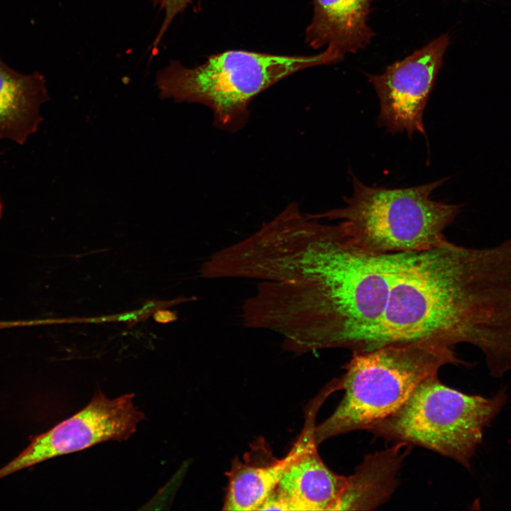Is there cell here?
<instances>
[{
    "mask_svg": "<svg viewBox=\"0 0 511 511\" xmlns=\"http://www.w3.org/2000/svg\"><path fill=\"white\" fill-rule=\"evenodd\" d=\"M422 341L471 344L492 373L511 366V240L399 253L379 347Z\"/></svg>",
    "mask_w": 511,
    "mask_h": 511,
    "instance_id": "6da1fadb",
    "label": "cell"
},
{
    "mask_svg": "<svg viewBox=\"0 0 511 511\" xmlns=\"http://www.w3.org/2000/svg\"><path fill=\"white\" fill-rule=\"evenodd\" d=\"M395 268L394 254L373 255L341 234L314 280L302 284L304 317L314 348H375Z\"/></svg>",
    "mask_w": 511,
    "mask_h": 511,
    "instance_id": "7a4b0ae2",
    "label": "cell"
},
{
    "mask_svg": "<svg viewBox=\"0 0 511 511\" xmlns=\"http://www.w3.org/2000/svg\"><path fill=\"white\" fill-rule=\"evenodd\" d=\"M342 60L327 48L312 55L227 50L195 67L171 60L157 72L155 85L161 99L206 106L216 127L235 132L246 124L249 105L260 93L298 71Z\"/></svg>",
    "mask_w": 511,
    "mask_h": 511,
    "instance_id": "3957f363",
    "label": "cell"
},
{
    "mask_svg": "<svg viewBox=\"0 0 511 511\" xmlns=\"http://www.w3.org/2000/svg\"><path fill=\"white\" fill-rule=\"evenodd\" d=\"M447 364L467 365L455 348L434 341L392 342L353 352L340 378L344 395L334 412L315 426L316 443L366 431L397 410L422 380Z\"/></svg>",
    "mask_w": 511,
    "mask_h": 511,
    "instance_id": "277c9868",
    "label": "cell"
},
{
    "mask_svg": "<svg viewBox=\"0 0 511 511\" xmlns=\"http://www.w3.org/2000/svg\"><path fill=\"white\" fill-rule=\"evenodd\" d=\"M345 206L309 216L337 221L346 243L361 252L387 254L420 251L446 243V228L460 206L432 199L445 180L409 188L368 186L352 177Z\"/></svg>",
    "mask_w": 511,
    "mask_h": 511,
    "instance_id": "5b68a950",
    "label": "cell"
},
{
    "mask_svg": "<svg viewBox=\"0 0 511 511\" xmlns=\"http://www.w3.org/2000/svg\"><path fill=\"white\" fill-rule=\"evenodd\" d=\"M437 375L422 380L397 410L366 431L424 447L469 468L485 429L506 402V390L492 397L468 395L441 383Z\"/></svg>",
    "mask_w": 511,
    "mask_h": 511,
    "instance_id": "8992f818",
    "label": "cell"
},
{
    "mask_svg": "<svg viewBox=\"0 0 511 511\" xmlns=\"http://www.w3.org/2000/svg\"><path fill=\"white\" fill-rule=\"evenodd\" d=\"M144 418L133 404V394L109 399L95 393L82 410L33 441L0 468V479L43 461L86 449L109 440L128 439Z\"/></svg>",
    "mask_w": 511,
    "mask_h": 511,
    "instance_id": "52a82bcc",
    "label": "cell"
},
{
    "mask_svg": "<svg viewBox=\"0 0 511 511\" xmlns=\"http://www.w3.org/2000/svg\"><path fill=\"white\" fill-rule=\"evenodd\" d=\"M450 43L441 35L378 75H368L380 103L378 123L391 133L425 134L423 114Z\"/></svg>",
    "mask_w": 511,
    "mask_h": 511,
    "instance_id": "ba28073f",
    "label": "cell"
},
{
    "mask_svg": "<svg viewBox=\"0 0 511 511\" xmlns=\"http://www.w3.org/2000/svg\"><path fill=\"white\" fill-rule=\"evenodd\" d=\"M336 388L329 382L305 410L304 427L292 446L294 456L275 488L264 502L266 510H335L347 476L333 472L321 458L314 439L315 419Z\"/></svg>",
    "mask_w": 511,
    "mask_h": 511,
    "instance_id": "9c48e42d",
    "label": "cell"
},
{
    "mask_svg": "<svg viewBox=\"0 0 511 511\" xmlns=\"http://www.w3.org/2000/svg\"><path fill=\"white\" fill-rule=\"evenodd\" d=\"M373 1L313 0L306 43L314 49L326 46L343 58L365 49L375 36L368 25Z\"/></svg>",
    "mask_w": 511,
    "mask_h": 511,
    "instance_id": "30bf717a",
    "label": "cell"
},
{
    "mask_svg": "<svg viewBox=\"0 0 511 511\" xmlns=\"http://www.w3.org/2000/svg\"><path fill=\"white\" fill-rule=\"evenodd\" d=\"M49 99L43 75L18 72L0 58V139L24 144L38 130L40 106Z\"/></svg>",
    "mask_w": 511,
    "mask_h": 511,
    "instance_id": "8fae6325",
    "label": "cell"
},
{
    "mask_svg": "<svg viewBox=\"0 0 511 511\" xmlns=\"http://www.w3.org/2000/svg\"><path fill=\"white\" fill-rule=\"evenodd\" d=\"M408 444L394 446L366 456L351 476L335 510H372L385 503L398 485L397 476Z\"/></svg>",
    "mask_w": 511,
    "mask_h": 511,
    "instance_id": "7c38bea8",
    "label": "cell"
},
{
    "mask_svg": "<svg viewBox=\"0 0 511 511\" xmlns=\"http://www.w3.org/2000/svg\"><path fill=\"white\" fill-rule=\"evenodd\" d=\"M261 461L256 460L251 452L247 458H234L226 473L228 485L224 510H259L269 494L275 488L294 456L291 448L282 458L271 456L267 449Z\"/></svg>",
    "mask_w": 511,
    "mask_h": 511,
    "instance_id": "4fadbf2b",
    "label": "cell"
},
{
    "mask_svg": "<svg viewBox=\"0 0 511 511\" xmlns=\"http://www.w3.org/2000/svg\"><path fill=\"white\" fill-rule=\"evenodd\" d=\"M192 0H153L155 7L163 11L164 17L160 29L155 38L156 43H160L174 19L182 13Z\"/></svg>",
    "mask_w": 511,
    "mask_h": 511,
    "instance_id": "5bb4252c",
    "label": "cell"
},
{
    "mask_svg": "<svg viewBox=\"0 0 511 511\" xmlns=\"http://www.w3.org/2000/svg\"><path fill=\"white\" fill-rule=\"evenodd\" d=\"M154 320L159 324H168L177 319V314L172 311L162 308L156 310L153 314Z\"/></svg>",
    "mask_w": 511,
    "mask_h": 511,
    "instance_id": "9a60e30c",
    "label": "cell"
},
{
    "mask_svg": "<svg viewBox=\"0 0 511 511\" xmlns=\"http://www.w3.org/2000/svg\"><path fill=\"white\" fill-rule=\"evenodd\" d=\"M1 211H2V204H1V198H0V217L1 215Z\"/></svg>",
    "mask_w": 511,
    "mask_h": 511,
    "instance_id": "2e32d148",
    "label": "cell"
}]
</instances>
